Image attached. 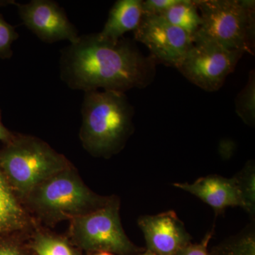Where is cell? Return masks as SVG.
<instances>
[{
	"instance_id": "obj_11",
	"label": "cell",
	"mask_w": 255,
	"mask_h": 255,
	"mask_svg": "<svg viewBox=\"0 0 255 255\" xmlns=\"http://www.w3.org/2000/svg\"><path fill=\"white\" fill-rule=\"evenodd\" d=\"M174 187L190 193L214 209L216 216L223 214L228 207H241L254 215L247 202L236 177H223L211 174L200 177L194 183H174Z\"/></svg>"
},
{
	"instance_id": "obj_9",
	"label": "cell",
	"mask_w": 255,
	"mask_h": 255,
	"mask_svg": "<svg viewBox=\"0 0 255 255\" xmlns=\"http://www.w3.org/2000/svg\"><path fill=\"white\" fill-rule=\"evenodd\" d=\"M25 26L45 43L78 41V31L63 8L50 0H32L28 4L13 2Z\"/></svg>"
},
{
	"instance_id": "obj_25",
	"label": "cell",
	"mask_w": 255,
	"mask_h": 255,
	"mask_svg": "<svg viewBox=\"0 0 255 255\" xmlns=\"http://www.w3.org/2000/svg\"><path fill=\"white\" fill-rule=\"evenodd\" d=\"M138 255H155V254H153V253H150V251H147V250H145V251H144L142 252V253H140Z\"/></svg>"
},
{
	"instance_id": "obj_3",
	"label": "cell",
	"mask_w": 255,
	"mask_h": 255,
	"mask_svg": "<svg viewBox=\"0 0 255 255\" xmlns=\"http://www.w3.org/2000/svg\"><path fill=\"white\" fill-rule=\"evenodd\" d=\"M0 167L13 190L27 196L43 181L71 166L41 139L16 134L0 150Z\"/></svg>"
},
{
	"instance_id": "obj_10",
	"label": "cell",
	"mask_w": 255,
	"mask_h": 255,
	"mask_svg": "<svg viewBox=\"0 0 255 255\" xmlns=\"http://www.w3.org/2000/svg\"><path fill=\"white\" fill-rule=\"evenodd\" d=\"M137 225L143 233L147 251L155 255H176L192 240L174 211L140 216Z\"/></svg>"
},
{
	"instance_id": "obj_6",
	"label": "cell",
	"mask_w": 255,
	"mask_h": 255,
	"mask_svg": "<svg viewBox=\"0 0 255 255\" xmlns=\"http://www.w3.org/2000/svg\"><path fill=\"white\" fill-rule=\"evenodd\" d=\"M120 202L116 196L88 214L72 219L70 234L82 249L107 252L119 255H138L145 250L135 246L124 231L120 215Z\"/></svg>"
},
{
	"instance_id": "obj_2",
	"label": "cell",
	"mask_w": 255,
	"mask_h": 255,
	"mask_svg": "<svg viewBox=\"0 0 255 255\" xmlns=\"http://www.w3.org/2000/svg\"><path fill=\"white\" fill-rule=\"evenodd\" d=\"M80 137L87 152L110 157L123 150L134 132V108L125 93L85 92Z\"/></svg>"
},
{
	"instance_id": "obj_1",
	"label": "cell",
	"mask_w": 255,
	"mask_h": 255,
	"mask_svg": "<svg viewBox=\"0 0 255 255\" xmlns=\"http://www.w3.org/2000/svg\"><path fill=\"white\" fill-rule=\"evenodd\" d=\"M156 64L130 39L123 37L113 43L93 33L79 36L64 48L60 76L73 90L86 92L103 89L125 93L149 86L155 79Z\"/></svg>"
},
{
	"instance_id": "obj_15",
	"label": "cell",
	"mask_w": 255,
	"mask_h": 255,
	"mask_svg": "<svg viewBox=\"0 0 255 255\" xmlns=\"http://www.w3.org/2000/svg\"><path fill=\"white\" fill-rule=\"evenodd\" d=\"M210 255H255V230L251 226L214 247Z\"/></svg>"
},
{
	"instance_id": "obj_8",
	"label": "cell",
	"mask_w": 255,
	"mask_h": 255,
	"mask_svg": "<svg viewBox=\"0 0 255 255\" xmlns=\"http://www.w3.org/2000/svg\"><path fill=\"white\" fill-rule=\"evenodd\" d=\"M134 38L148 48L156 63L175 68L194 43L185 32L155 15H143Z\"/></svg>"
},
{
	"instance_id": "obj_19",
	"label": "cell",
	"mask_w": 255,
	"mask_h": 255,
	"mask_svg": "<svg viewBox=\"0 0 255 255\" xmlns=\"http://www.w3.org/2000/svg\"><path fill=\"white\" fill-rule=\"evenodd\" d=\"M14 1H0V6L13 4ZM18 34L11 25L6 22L0 14V58L9 59L13 55L11 45L18 38Z\"/></svg>"
},
{
	"instance_id": "obj_14",
	"label": "cell",
	"mask_w": 255,
	"mask_h": 255,
	"mask_svg": "<svg viewBox=\"0 0 255 255\" xmlns=\"http://www.w3.org/2000/svg\"><path fill=\"white\" fill-rule=\"evenodd\" d=\"M159 16L185 32L193 42L202 24L194 0H179Z\"/></svg>"
},
{
	"instance_id": "obj_24",
	"label": "cell",
	"mask_w": 255,
	"mask_h": 255,
	"mask_svg": "<svg viewBox=\"0 0 255 255\" xmlns=\"http://www.w3.org/2000/svg\"><path fill=\"white\" fill-rule=\"evenodd\" d=\"M93 255H113L112 253H107V252H97V253Z\"/></svg>"
},
{
	"instance_id": "obj_13",
	"label": "cell",
	"mask_w": 255,
	"mask_h": 255,
	"mask_svg": "<svg viewBox=\"0 0 255 255\" xmlns=\"http://www.w3.org/2000/svg\"><path fill=\"white\" fill-rule=\"evenodd\" d=\"M26 224V214L0 167V234L18 231Z\"/></svg>"
},
{
	"instance_id": "obj_4",
	"label": "cell",
	"mask_w": 255,
	"mask_h": 255,
	"mask_svg": "<svg viewBox=\"0 0 255 255\" xmlns=\"http://www.w3.org/2000/svg\"><path fill=\"white\" fill-rule=\"evenodd\" d=\"M194 2L202 20L196 36L209 38L229 50L254 55V0H194Z\"/></svg>"
},
{
	"instance_id": "obj_7",
	"label": "cell",
	"mask_w": 255,
	"mask_h": 255,
	"mask_svg": "<svg viewBox=\"0 0 255 255\" xmlns=\"http://www.w3.org/2000/svg\"><path fill=\"white\" fill-rule=\"evenodd\" d=\"M244 53L229 50L209 38L196 36L177 69L191 83L206 92L222 87Z\"/></svg>"
},
{
	"instance_id": "obj_12",
	"label": "cell",
	"mask_w": 255,
	"mask_h": 255,
	"mask_svg": "<svg viewBox=\"0 0 255 255\" xmlns=\"http://www.w3.org/2000/svg\"><path fill=\"white\" fill-rule=\"evenodd\" d=\"M142 0H119L113 5L103 29L97 36L101 40L116 43L127 32L135 31L142 16Z\"/></svg>"
},
{
	"instance_id": "obj_23",
	"label": "cell",
	"mask_w": 255,
	"mask_h": 255,
	"mask_svg": "<svg viewBox=\"0 0 255 255\" xmlns=\"http://www.w3.org/2000/svg\"><path fill=\"white\" fill-rule=\"evenodd\" d=\"M0 255H24L17 247L11 245L0 246Z\"/></svg>"
},
{
	"instance_id": "obj_20",
	"label": "cell",
	"mask_w": 255,
	"mask_h": 255,
	"mask_svg": "<svg viewBox=\"0 0 255 255\" xmlns=\"http://www.w3.org/2000/svg\"><path fill=\"white\" fill-rule=\"evenodd\" d=\"M179 0H146L142 1V11L145 16H159Z\"/></svg>"
},
{
	"instance_id": "obj_5",
	"label": "cell",
	"mask_w": 255,
	"mask_h": 255,
	"mask_svg": "<svg viewBox=\"0 0 255 255\" xmlns=\"http://www.w3.org/2000/svg\"><path fill=\"white\" fill-rule=\"evenodd\" d=\"M27 197L40 214L55 219L88 214L105 205L110 199L90 190L71 167L43 181Z\"/></svg>"
},
{
	"instance_id": "obj_16",
	"label": "cell",
	"mask_w": 255,
	"mask_h": 255,
	"mask_svg": "<svg viewBox=\"0 0 255 255\" xmlns=\"http://www.w3.org/2000/svg\"><path fill=\"white\" fill-rule=\"evenodd\" d=\"M236 112L245 124L254 127L255 123V73L250 72L246 86L239 92L236 100Z\"/></svg>"
},
{
	"instance_id": "obj_17",
	"label": "cell",
	"mask_w": 255,
	"mask_h": 255,
	"mask_svg": "<svg viewBox=\"0 0 255 255\" xmlns=\"http://www.w3.org/2000/svg\"><path fill=\"white\" fill-rule=\"evenodd\" d=\"M32 248L37 255H79L63 238L45 233L35 236Z\"/></svg>"
},
{
	"instance_id": "obj_22",
	"label": "cell",
	"mask_w": 255,
	"mask_h": 255,
	"mask_svg": "<svg viewBox=\"0 0 255 255\" xmlns=\"http://www.w3.org/2000/svg\"><path fill=\"white\" fill-rule=\"evenodd\" d=\"M16 134L10 131L7 128L5 127L1 121V111L0 109V140L4 144L9 143L14 138Z\"/></svg>"
},
{
	"instance_id": "obj_18",
	"label": "cell",
	"mask_w": 255,
	"mask_h": 255,
	"mask_svg": "<svg viewBox=\"0 0 255 255\" xmlns=\"http://www.w3.org/2000/svg\"><path fill=\"white\" fill-rule=\"evenodd\" d=\"M247 202L252 209L255 210V163L253 161H249L241 172L235 175Z\"/></svg>"
},
{
	"instance_id": "obj_21",
	"label": "cell",
	"mask_w": 255,
	"mask_h": 255,
	"mask_svg": "<svg viewBox=\"0 0 255 255\" xmlns=\"http://www.w3.org/2000/svg\"><path fill=\"white\" fill-rule=\"evenodd\" d=\"M214 234V228H213L209 232L206 233L200 243L195 244L189 243L178 252L176 255H210L208 252V247Z\"/></svg>"
}]
</instances>
